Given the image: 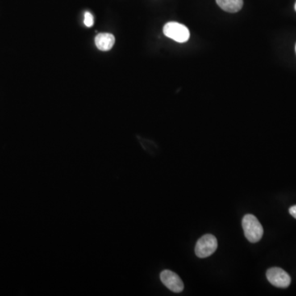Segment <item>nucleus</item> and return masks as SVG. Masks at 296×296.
<instances>
[{"label": "nucleus", "mask_w": 296, "mask_h": 296, "mask_svg": "<svg viewBox=\"0 0 296 296\" xmlns=\"http://www.w3.org/2000/svg\"><path fill=\"white\" fill-rule=\"evenodd\" d=\"M295 50H296V46H295Z\"/></svg>", "instance_id": "11"}, {"label": "nucleus", "mask_w": 296, "mask_h": 296, "mask_svg": "<svg viewBox=\"0 0 296 296\" xmlns=\"http://www.w3.org/2000/svg\"><path fill=\"white\" fill-rule=\"evenodd\" d=\"M163 33L165 36L174 39L178 43L187 42L190 37V32L188 27L176 22H167L163 27Z\"/></svg>", "instance_id": "2"}, {"label": "nucleus", "mask_w": 296, "mask_h": 296, "mask_svg": "<svg viewBox=\"0 0 296 296\" xmlns=\"http://www.w3.org/2000/svg\"><path fill=\"white\" fill-rule=\"evenodd\" d=\"M294 9H295V11H296V3H295V5H294Z\"/></svg>", "instance_id": "10"}, {"label": "nucleus", "mask_w": 296, "mask_h": 296, "mask_svg": "<svg viewBox=\"0 0 296 296\" xmlns=\"http://www.w3.org/2000/svg\"><path fill=\"white\" fill-rule=\"evenodd\" d=\"M160 281L171 291L180 293L184 289V283L180 276L170 270H164L160 273Z\"/></svg>", "instance_id": "5"}, {"label": "nucleus", "mask_w": 296, "mask_h": 296, "mask_svg": "<svg viewBox=\"0 0 296 296\" xmlns=\"http://www.w3.org/2000/svg\"><path fill=\"white\" fill-rule=\"evenodd\" d=\"M115 38L110 33H100L95 38V44L101 51H109L113 48Z\"/></svg>", "instance_id": "6"}, {"label": "nucleus", "mask_w": 296, "mask_h": 296, "mask_svg": "<svg viewBox=\"0 0 296 296\" xmlns=\"http://www.w3.org/2000/svg\"><path fill=\"white\" fill-rule=\"evenodd\" d=\"M217 239L214 235H205L201 237L196 243L195 253L200 259L210 256L217 249Z\"/></svg>", "instance_id": "3"}, {"label": "nucleus", "mask_w": 296, "mask_h": 296, "mask_svg": "<svg viewBox=\"0 0 296 296\" xmlns=\"http://www.w3.org/2000/svg\"><path fill=\"white\" fill-rule=\"evenodd\" d=\"M84 24L88 27H92L94 24V18L92 16V13L89 12H86L85 15H84Z\"/></svg>", "instance_id": "8"}, {"label": "nucleus", "mask_w": 296, "mask_h": 296, "mask_svg": "<svg viewBox=\"0 0 296 296\" xmlns=\"http://www.w3.org/2000/svg\"><path fill=\"white\" fill-rule=\"evenodd\" d=\"M220 8L227 13H237L241 10L243 0H216Z\"/></svg>", "instance_id": "7"}, {"label": "nucleus", "mask_w": 296, "mask_h": 296, "mask_svg": "<svg viewBox=\"0 0 296 296\" xmlns=\"http://www.w3.org/2000/svg\"><path fill=\"white\" fill-rule=\"evenodd\" d=\"M289 213L292 217H294L296 219V205L295 206H291V207H289Z\"/></svg>", "instance_id": "9"}, {"label": "nucleus", "mask_w": 296, "mask_h": 296, "mask_svg": "<svg viewBox=\"0 0 296 296\" xmlns=\"http://www.w3.org/2000/svg\"><path fill=\"white\" fill-rule=\"evenodd\" d=\"M267 278L272 285L279 288H287L291 282V278L287 272L280 268H272L268 269L267 272Z\"/></svg>", "instance_id": "4"}, {"label": "nucleus", "mask_w": 296, "mask_h": 296, "mask_svg": "<svg viewBox=\"0 0 296 296\" xmlns=\"http://www.w3.org/2000/svg\"><path fill=\"white\" fill-rule=\"evenodd\" d=\"M242 226L244 235L248 241L257 243L262 239L263 235V226L255 216L252 214L244 216L242 221Z\"/></svg>", "instance_id": "1"}]
</instances>
